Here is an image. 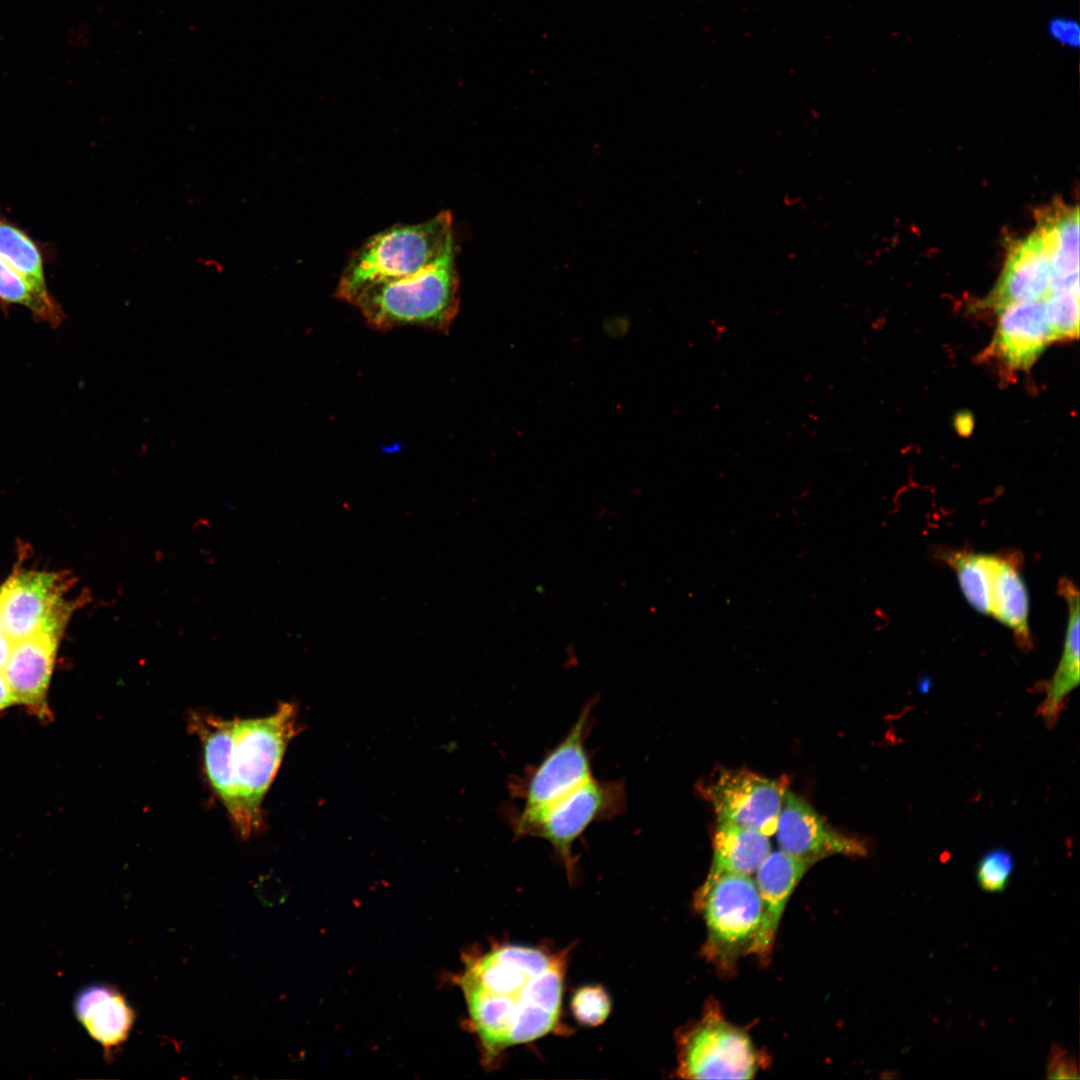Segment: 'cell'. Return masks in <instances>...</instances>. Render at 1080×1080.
I'll return each mask as SVG.
<instances>
[{
  "label": "cell",
  "mask_w": 1080,
  "mask_h": 1080,
  "mask_svg": "<svg viewBox=\"0 0 1080 1080\" xmlns=\"http://www.w3.org/2000/svg\"><path fill=\"white\" fill-rule=\"evenodd\" d=\"M783 780L770 779L749 770H721L703 785L702 793L711 802L717 823L775 833L783 797Z\"/></svg>",
  "instance_id": "cell-10"
},
{
  "label": "cell",
  "mask_w": 1080,
  "mask_h": 1080,
  "mask_svg": "<svg viewBox=\"0 0 1080 1080\" xmlns=\"http://www.w3.org/2000/svg\"><path fill=\"white\" fill-rule=\"evenodd\" d=\"M0 259L21 274L44 300L54 301L45 283L41 253L18 227L0 220Z\"/></svg>",
  "instance_id": "cell-21"
},
{
  "label": "cell",
  "mask_w": 1080,
  "mask_h": 1080,
  "mask_svg": "<svg viewBox=\"0 0 1080 1080\" xmlns=\"http://www.w3.org/2000/svg\"><path fill=\"white\" fill-rule=\"evenodd\" d=\"M626 805L623 780L603 781L592 777L538 811L510 810L508 816L515 837L546 840L571 878L576 864L573 843L590 825L621 815Z\"/></svg>",
  "instance_id": "cell-5"
},
{
  "label": "cell",
  "mask_w": 1080,
  "mask_h": 1080,
  "mask_svg": "<svg viewBox=\"0 0 1080 1080\" xmlns=\"http://www.w3.org/2000/svg\"><path fill=\"white\" fill-rule=\"evenodd\" d=\"M991 569L990 613L1015 635L1017 644L1031 648L1029 597L1016 553L989 554Z\"/></svg>",
  "instance_id": "cell-18"
},
{
  "label": "cell",
  "mask_w": 1080,
  "mask_h": 1080,
  "mask_svg": "<svg viewBox=\"0 0 1080 1080\" xmlns=\"http://www.w3.org/2000/svg\"><path fill=\"white\" fill-rule=\"evenodd\" d=\"M1036 229L1042 235L1050 256V293H1079L1078 208L1054 205L1041 211Z\"/></svg>",
  "instance_id": "cell-17"
},
{
  "label": "cell",
  "mask_w": 1080,
  "mask_h": 1080,
  "mask_svg": "<svg viewBox=\"0 0 1080 1080\" xmlns=\"http://www.w3.org/2000/svg\"><path fill=\"white\" fill-rule=\"evenodd\" d=\"M594 705V699L585 704L565 737L538 764L526 768L521 776L512 777L510 794L523 802L518 811H538L594 777L592 756L586 748Z\"/></svg>",
  "instance_id": "cell-9"
},
{
  "label": "cell",
  "mask_w": 1080,
  "mask_h": 1080,
  "mask_svg": "<svg viewBox=\"0 0 1080 1080\" xmlns=\"http://www.w3.org/2000/svg\"><path fill=\"white\" fill-rule=\"evenodd\" d=\"M1058 592L1066 600L1068 621L1064 646L1058 666L1047 686V694L1038 713L1047 726L1055 725L1069 694L1078 686L1079 670V592L1068 579L1058 584Z\"/></svg>",
  "instance_id": "cell-19"
},
{
  "label": "cell",
  "mask_w": 1080,
  "mask_h": 1080,
  "mask_svg": "<svg viewBox=\"0 0 1080 1080\" xmlns=\"http://www.w3.org/2000/svg\"><path fill=\"white\" fill-rule=\"evenodd\" d=\"M567 954L498 944L465 961L459 985L486 1063L559 1030Z\"/></svg>",
  "instance_id": "cell-1"
},
{
  "label": "cell",
  "mask_w": 1080,
  "mask_h": 1080,
  "mask_svg": "<svg viewBox=\"0 0 1080 1080\" xmlns=\"http://www.w3.org/2000/svg\"><path fill=\"white\" fill-rule=\"evenodd\" d=\"M570 1005L576 1020L592 1027L603 1024L611 1011L610 997L600 985L580 987L573 994Z\"/></svg>",
  "instance_id": "cell-26"
},
{
  "label": "cell",
  "mask_w": 1080,
  "mask_h": 1080,
  "mask_svg": "<svg viewBox=\"0 0 1080 1080\" xmlns=\"http://www.w3.org/2000/svg\"><path fill=\"white\" fill-rule=\"evenodd\" d=\"M677 1072L687 1079H751L760 1058L748 1034L713 1004L678 1039Z\"/></svg>",
  "instance_id": "cell-7"
},
{
  "label": "cell",
  "mask_w": 1080,
  "mask_h": 1080,
  "mask_svg": "<svg viewBox=\"0 0 1080 1080\" xmlns=\"http://www.w3.org/2000/svg\"><path fill=\"white\" fill-rule=\"evenodd\" d=\"M811 866L779 850L770 852L756 873L761 922L749 954L767 960L787 902Z\"/></svg>",
  "instance_id": "cell-16"
},
{
  "label": "cell",
  "mask_w": 1080,
  "mask_h": 1080,
  "mask_svg": "<svg viewBox=\"0 0 1080 1080\" xmlns=\"http://www.w3.org/2000/svg\"><path fill=\"white\" fill-rule=\"evenodd\" d=\"M11 646L9 641L5 638L0 627V673H2L8 658L10 656Z\"/></svg>",
  "instance_id": "cell-30"
},
{
  "label": "cell",
  "mask_w": 1080,
  "mask_h": 1080,
  "mask_svg": "<svg viewBox=\"0 0 1080 1080\" xmlns=\"http://www.w3.org/2000/svg\"><path fill=\"white\" fill-rule=\"evenodd\" d=\"M16 704V701L3 677L0 673V711Z\"/></svg>",
  "instance_id": "cell-29"
},
{
  "label": "cell",
  "mask_w": 1080,
  "mask_h": 1080,
  "mask_svg": "<svg viewBox=\"0 0 1080 1080\" xmlns=\"http://www.w3.org/2000/svg\"><path fill=\"white\" fill-rule=\"evenodd\" d=\"M1051 342L1077 338L1079 334V293H1049L1043 300Z\"/></svg>",
  "instance_id": "cell-24"
},
{
  "label": "cell",
  "mask_w": 1080,
  "mask_h": 1080,
  "mask_svg": "<svg viewBox=\"0 0 1080 1080\" xmlns=\"http://www.w3.org/2000/svg\"><path fill=\"white\" fill-rule=\"evenodd\" d=\"M768 837L757 830L717 823L711 867L703 884L724 874L755 873L771 852Z\"/></svg>",
  "instance_id": "cell-20"
},
{
  "label": "cell",
  "mask_w": 1080,
  "mask_h": 1080,
  "mask_svg": "<svg viewBox=\"0 0 1080 1080\" xmlns=\"http://www.w3.org/2000/svg\"><path fill=\"white\" fill-rule=\"evenodd\" d=\"M0 300L25 306L40 320L52 325L59 324L62 319V311L55 301L42 299L21 274L1 259Z\"/></svg>",
  "instance_id": "cell-23"
},
{
  "label": "cell",
  "mask_w": 1080,
  "mask_h": 1080,
  "mask_svg": "<svg viewBox=\"0 0 1080 1080\" xmlns=\"http://www.w3.org/2000/svg\"><path fill=\"white\" fill-rule=\"evenodd\" d=\"M298 710L281 703L268 716L226 720L191 713L210 785L243 839L263 826L262 802L291 739L298 733Z\"/></svg>",
  "instance_id": "cell-2"
},
{
  "label": "cell",
  "mask_w": 1080,
  "mask_h": 1080,
  "mask_svg": "<svg viewBox=\"0 0 1080 1080\" xmlns=\"http://www.w3.org/2000/svg\"><path fill=\"white\" fill-rule=\"evenodd\" d=\"M1051 273L1046 244L1035 229L1011 247L1000 278L984 304L998 312L1012 304L1044 300L1050 293Z\"/></svg>",
  "instance_id": "cell-13"
},
{
  "label": "cell",
  "mask_w": 1080,
  "mask_h": 1080,
  "mask_svg": "<svg viewBox=\"0 0 1080 1080\" xmlns=\"http://www.w3.org/2000/svg\"><path fill=\"white\" fill-rule=\"evenodd\" d=\"M707 928L704 956L728 971L750 953L761 922V900L751 875L724 874L703 884L695 896Z\"/></svg>",
  "instance_id": "cell-6"
},
{
  "label": "cell",
  "mask_w": 1080,
  "mask_h": 1080,
  "mask_svg": "<svg viewBox=\"0 0 1080 1080\" xmlns=\"http://www.w3.org/2000/svg\"><path fill=\"white\" fill-rule=\"evenodd\" d=\"M456 248L417 273L366 287L349 303L376 329L416 325L446 330L459 306Z\"/></svg>",
  "instance_id": "cell-3"
},
{
  "label": "cell",
  "mask_w": 1080,
  "mask_h": 1080,
  "mask_svg": "<svg viewBox=\"0 0 1080 1080\" xmlns=\"http://www.w3.org/2000/svg\"><path fill=\"white\" fill-rule=\"evenodd\" d=\"M62 632L45 631L17 642L2 675L16 701L42 720H49L48 687Z\"/></svg>",
  "instance_id": "cell-12"
},
{
  "label": "cell",
  "mask_w": 1080,
  "mask_h": 1080,
  "mask_svg": "<svg viewBox=\"0 0 1080 1080\" xmlns=\"http://www.w3.org/2000/svg\"><path fill=\"white\" fill-rule=\"evenodd\" d=\"M775 833L781 851L810 866L831 856L864 857L869 852L866 841L835 829L807 801L788 790Z\"/></svg>",
  "instance_id": "cell-11"
},
{
  "label": "cell",
  "mask_w": 1080,
  "mask_h": 1080,
  "mask_svg": "<svg viewBox=\"0 0 1080 1080\" xmlns=\"http://www.w3.org/2000/svg\"><path fill=\"white\" fill-rule=\"evenodd\" d=\"M1014 866V857L1007 849L995 848L988 851L979 860L976 868L978 886L989 893L1005 891Z\"/></svg>",
  "instance_id": "cell-25"
},
{
  "label": "cell",
  "mask_w": 1080,
  "mask_h": 1080,
  "mask_svg": "<svg viewBox=\"0 0 1080 1080\" xmlns=\"http://www.w3.org/2000/svg\"><path fill=\"white\" fill-rule=\"evenodd\" d=\"M449 211L417 224L396 225L373 235L350 257L336 296L346 302L366 287L417 273L455 246Z\"/></svg>",
  "instance_id": "cell-4"
},
{
  "label": "cell",
  "mask_w": 1080,
  "mask_h": 1080,
  "mask_svg": "<svg viewBox=\"0 0 1080 1080\" xmlns=\"http://www.w3.org/2000/svg\"><path fill=\"white\" fill-rule=\"evenodd\" d=\"M997 313L991 354L1010 370L1029 369L1052 343L1044 301L1012 304Z\"/></svg>",
  "instance_id": "cell-14"
},
{
  "label": "cell",
  "mask_w": 1080,
  "mask_h": 1080,
  "mask_svg": "<svg viewBox=\"0 0 1080 1080\" xmlns=\"http://www.w3.org/2000/svg\"><path fill=\"white\" fill-rule=\"evenodd\" d=\"M1047 33L1054 41L1064 47L1074 49L1080 45V26L1071 17H1053L1047 24Z\"/></svg>",
  "instance_id": "cell-28"
},
{
  "label": "cell",
  "mask_w": 1080,
  "mask_h": 1080,
  "mask_svg": "<svg viewBox=\"0 0 1080 1080\" xmlns=\"http://www.w3.org/2000/svg\"><path fill=\"white\" fill-rule=\"evenodd\" d=\"M55 572L15 570L0 586V627L11 648L45 631L63 632L75 608L88 600L68 601L70 586Z\"/></svg>",
  "instance_id": "cell-8"
},
{
  "label": "cell",
  "mask_w": 1080,
  "mask_h": 1080,
  "mask_svg": "<svg viewBox=\"0 0 1080 1080\" xmlns=\"http://www.w3.org/2000/svg\"><path fill=\"white\" fill-rule=\"evenodd\" d=\"M74 1014L103 1049L106 1059L128 1040L136 1012L124 993L112 984L93 983L83 987L73 1003Z\"/></svg>",
  "instance_id": "cell-15"
},
{
  "label": "cell",
  "mask_w": 1080,
  "mask_h": 1080,
  "mask_svg": "<svg viewBox=\"0 0 1080 1080\" xmlns=\"http://www.w3.org/2000/svg\"><path fill=\"white\" fill-rule=\"evenodd\" d=\"M1078 1072L1077 1059L1057 1044L1052 1046L1047 1064V1078L1078 1079Z\"/></svg>",
  "instance_id": "cell-27"
},
{
  "label": "cell",
  "mask_w": 1080,
  "mask_h": 1080,
  "mask_svg": "<svg viewBox=\"0 0 1080 1080\" xmlns=\"http://www.w3.org/2000/svg\"><path fill=\"white\" fill-rule=\"evenodd\" d=\"M940 559L951 567L969 604L981 614L990 613V556L964 550L940 551Z\"/></svg>",
  "instance_id": "cell-22"
}]
</instances>
